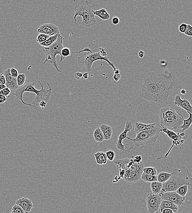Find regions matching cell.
I'll list each match as a JSON object with an SVG mask.
<instances>
[{
  "mask_svg": "<svg viewBox=\"0 0 192 213\" xmlns=\"http://www.w3.org/2000/svg\"><path fill=\"white\" fill-rule=\"evenodd\" d=\"M173 104L176 106H180L187 112L192 113V105L187 99H182L180 95L175 96L174 98Z\"/></svg>",
  "mask_w": 192,
  "mask_h": 213,
  "instance_id": "obj_14",
  "label": "cell"
},
{
  "mask_svg": "<svg viewBox=\"0 0 192 213\" xmlns=\"http://www.w3.org/2000/svg\"><path fill=\"white\" fill-rule=\"evenodd\" d=\"M186 93H187V91L185 89H183V88L181 89L180 91V93L182 95H185Z\"/></svg>",
  "mask_w": 192,
  "mask_h": 213,
  "instance_id": "obj_48",
  "label": "cell"
},
{
  "mask_svg": "<svg viewBox=\"0 0 192 213\" xmlns=\"http://www.w3.org/2000/svg\"><path fill=\"white\" fill-rule=\"evenodd\" d=\"M171 174L170 178L163 183L160 193L176 191L184 185L192 186V177L186 166H182L174 170Z\"/></svg>",
  "mask_w": 192,
  "mask_h": 213,
  "instance_id": "obj_3",
  "label": "cell"
},
{
  "mask_svg": "<svg viewBox=\"0 0 192 213\" xmlns=\"http://www.w3.org/2000/svg\"><path fill=\"white\" fill-rule=\"evenodd\" d=\"M44 82L48 85V89L44 88L40 81L38 82L41 86L40 90L35 88V82H28L15 90L14 95L24 105L37 109L40 101L44 100L48 102L52 94V88L49 84Z\"/></svg>",
  "mask_w": 192,
  "mask_h": 213,
  "instance_id": "obj_2",
  "label": "cell"
},
{
  "mask_svg": "<svg viewBox=\"0 0 192 213\" xmlns=\"http://www.w3.org/2000/svg\"><path fill=\"white\" fill-rule=\"evenodd\" d=\"M10 72L12 75L13 77L17 78L18 76L19 75V73L18 70L14 68H12L10 69Z\"/></svg>",
  "mask_w": 192,
  "mask_h": 213,
  "instance_id": "obj_37",
  "label": "cell"
},
{
  "mask_svg": "<svg viewBox=\"0 0 192 213\" xmlns=\"http://www.w3.org/2000/svg\"><path fill=\"white\" fill-rule=\"evenodd\" d=\"M141 179L144 181L147 182H152L157 181V175H151L143 172L142 173Z\"/></svg>",
  "mask_w": 192,
  "mask_h": 213,
  "instance_id": "obj_26",
  "label": "cell"
},
{
  "mask_svg": "<svg viewBox=\"0 0 192 213\" xmlns=\"http://www.w3.org/2000/svg\"><path fill=\"white\" fill-rule=\"evenodd\" d=\"M165 208H170L172 209L174 213H176L178 210V206L172 202L168 200H162L160 206L158 213H162V210Z\"/></svg>",
  "mask_w": 192,
  "mask_h": 213,
  "instance_id": "obj_17",
  "label": "cell"
},
{
  "mask_svg": "<svg viewBox=\"0 0 192 213\" xmlns=\"http://www.w3.org/2000/svg\"><path fill=\"white\" fill-rule=\"evenodd\" d=\"M157 126L155 123L151 124H144L143 123L135 122L134 124V133L136 135L141 132L148 130L151 128Z\"/></svg>",
  "mask_w": 192,
  "mask_h": 213,
  "instance_id": "obj_16",
  "label": "cell"
},
{
  "mask_svg": "<svg viewBox=\"0 0 192 213\" xmlns=\"http://www.w3.org/2000/svg\"><path fill=\"white\" fill-rule=\"evenodd\" d=\"M138 56L140 58H142L145 56V52H144V51H139V53H138Z\"/></svg>",
  "mask_w": 192,
  "mask_h": 213,
  "instance_id": "obj_46",
  "label": "cell"
},
{
  "mask_svg": "<svg viewBox=\"0 0 192 213\" xmlns=\"http://www.w3.org/2000/svg\"><path fill=\"white\" fill-rule=\"evenodd\" d=\"M100 128L103 134L104 139L106 140L110 139L113 135V128L105 124H102Z\"/></svg>",
  "mask_w": 192,
  "mask_h": 213,
  "instance_id": "obj_19",
  "label": "cell"
},
{
  "mask_svg": "<svg viewBox=\"0 0 192 213\" xmlns=\"http://www.w3.org/2000/svg\"><path fill=\"white\" fill-rule=\"evenodd\" d=\"M159 194L162 197V200L172 202L178 207L183 205L186 199L185 197H182L175 191H168L160 193Z\"/></svg>",
  "mask_w": 192,
  "mask_h": 213,
  "instance_id": "obj_11",
  "label": "cell"
},
{
  "mask_svg": "<svg viewBox=\"0 0 192 213\" xmlns=\"http://www.w3.org/2000/svg\"><path fill=\"white\" fill-rule=\"evenodd\" d=\"M50 36L47 34H43V33H39L37 37L36 41L39 44H41L44 42L46 41Z\"/></svg>",
  "mask_w": 192,
  "mask_h": 213,
  "instance_id": "obj_31",
  "label": "cell"
},
{
  "mask_svg": "<svg viewBox=\"0 0 192 213\" xmlns=\"http://www.w3.org/2000/svg\"><path fill=\"white\" fill-rule=\"evenodd\" d=\"M77 61L80 64H83L87 71L90 72L92 70V67L94 62L98 60H103L108 63V65L113 68V71L116 70L114 63L110 61L109 58L106 56H101L100 52H90L84 54L79 57L77 59Z\"/></svg>",
  "mask_w": 192,
  "mask_h": 213,
  "instance_id": "obj_8",
  "label": "cell"
},
{
  "mask_svg": "<svg viewBox=\"0 0 192 213\" xmlns=\"http://www.w3.org/2000/svg\"><path fill=\"white\" fill-rule=\"evenodd\" d=\"M175 191L182 197H185L186 194L188 192V185H183L177 189Z\"/></svg>",
  "mask_w": 192,
  "mask_h": 213,
  "instance_id": "obj_27",
  "label": "cell"
},
{
  "mask_svg": "<svg viewBox=\"0 0 192 213\" xmlns=\"http://www.w3.org/2000/svg\"><path fill=\"white\" fill-rule=\"evenodd\" d=\"M6 86L5 85L0 84V91L2 90L3 89V88H6Z\"/></svg>",
  "mask_w": 192,
  "mask_h": 213,
  "instance_id": "obj_49",
  "label": "cell"
},
{
  "mask_svg": "<svg viewBox=\"0 0 192 213\" xmlns=\"http://www.w3.org/2000/svg\"><path fill=\"white\" fill-rule=\"evenodd\" d=\"M0 84H6V79L4 75L0 74Z\"/></svg>",
  "mask_w": 192,
  "mask_h": 213,
  "instance_id": "obj_41",
  "label": "cell"
},
{
  "mask_svg": "<svg viewBox=\"0 0 192 213\" xmlns=\"http://www.w3.org/2000/svg\"><path fill=\"white\" fill-rule=\"evenodd\" d=\"M171 175V173L164 172H161L157 176V181L162 183H164L170 178Z\"/></svg>",
  "mask_w": 192,
  "mask_h": 213,
  "instance_id": "obj_25",
  "label": "cell"
},
{
  "mask_svg": "<svg viewBox=\"0 0 192 213\" xmlns=\"http://www.w3.org/2000/svg\"><path fill=\"white\" fill-rule=\"evenodd\" d=\"M182 117L173 106H165L159 111L160 124L162 128L177 131L183 124Z\"/></svg>",
  "mask_w": 192,
  "mask_h": 213,
  "instance_id": "obj_5",
  "label": "cell"
},
{
  "mask_svg": "<svg viewBox=\"0 0 192 213\" xmlns=\"http://www.w3.org/2000/svg\"><path fill=\"white\" fill-rule=\"evenodd\" d=\"M188 24L185 23H182L179 26V30L181 33H184L187 30Z\"/></svg>",
  "mask_w": 192,
  "mask_h": 213,
  "instance_id": "obj_36",
  "label": "cell"
},
{
  "mask_svg": "<svg viewBox=\"0 0 192 213\" xmlns=\"http://www.w3.org/2000/svg\"><path fill=\"white\" fill-rule=\"evenodd\" d=\"M187 112L189 114V117L188 119H185L183 116L182 117L183 124L180 128L182 129V131H184L189 129L190 125L192 124V113L188 112Z\"/></svg>",
  "mask_w": 192,
  "mask_h": 213,
  "instance_id": "obj_21",
  "label": "cell"
},
{
  "mask_svg": "<svg viewBox=\"0 0 192 213\" xmlns=\"http://www.w3.org/2000/svg\"><path fill=\"white\" fill-rule=\"evenodd\" d=\"M161 132V129L156 126L138 133L135 138L127 137L126 139L133 142L136 146L139 147L155 142Z\"/></svg>",
  "mask_w": 192,
  "mask_h": 213,
  "instance_id": "obj_7",
  "label": "cell"
},
{
  "mask_svg": "<svg viewBox=\"0 0 192 213\" xmlns=\"http://www.w3.org/2000/svg\"><path fill=\"white\" fill-rule=\"evenodd\" d=\"M151 183V188L152 193L157 194H159L160 193L163 183L158 181L152 182Z\"/></svg>",
  "mask_w": 192,
  "mask_h": 213,
  "instance_id": "obj_22",
  "label": "cell"
},
{
  "mask_svg": "<svg viewBox=\"0 0 192 213\" xmlns=\"http://www.w3.org/2000/svg\"><path fill=\"white\" fill-rule=\"evenodd\" d=\"M83 73L80 72H77L76 73L75 75V77L77 80L80 79L82 77H83Z\"/></svg>",
  "mask_w": 192,
  "mask_h": 213,
  "instance_id": "obj_42",
  "label": "cell"
},
{
  "mask_svg": "<svg viewBox=\"0 0 192 213\" xmlns=\"http://www.w3.org/2000/svg\"><path fill=\"white\" fill-rule=\"evenodd\" d=\"M131 157L133 159L134 161L136 162L140 163L141 161L142 157L141 155H138V156L135 157L132 156Z\"/></svg>",
  "mask_w": 192,
  "mask_h": 213,
  "instance_id": "obj_38",
  "label": "cell"
},
{
  "mask_svg": "<svg viewBox=\"0 0 192 213\" xmlns=\"http://www.w3.org/2000/svg\"><path fill=\"white\" fill-rule=\"evenodd\" d=\"M113 80L116 82H118L121 78V75L120 74H114L113 78Z\"/></svg>",
  "mask_w": 192,
  "mask_h": 213,
  "instance_id": "obj_40",
  "label": "cell"
},
{
  "mask_svg": "<svg viewBox=\"0 0 192 213\" xmlns=\"http://www.w3.org/2000/svg\"><path fill=\"white\" fill-rule=\"evenodd\" d=\"M64 39L63 37L59 33L57 41L48 47H44L43 48V51L46 56V59L43 64L49 63L51 64L57 71L61 73H62V71L58 68L56 56L58 55L61 57V50L64 48L63 45Z\"/></svg>",
  "mask_w": 192,
  "mask_h": 213,
  "instance_id": "obj_6",
  "label": "cell"
},
{
  "mask_svg": "<svg viewBox=\"0 0 192 213\" xmlns=\"http://www.w3.org/2000/svg\"><path fill=\"white\" fill-rule=\"evenodd\" d=\"M88 72H86L84 73L83 75V77L84 79H87L88 78Z\"/></svg>",
  "mask_w": 192,
  "mask_h": 213,
  "instance_id": "obj_47",
  "label": "cell"
},
{
  "mask_svg": "<svg viewBox=\"0 0 192 213\" xmlns=\"http://www.w3.org/2000/svg\"><path fill=\"white\" fill-rule=\"evenodd\" d=\"M95 3L93 0H80L75 6L74 19L75 23L78 25L76 18L78 16L82 17L81 24L85 27H90L96 24V21L94 14Z\"/></svg>",
  "mask_w": 192,
  "mask_h": 213,
  "instance_id": "obj_4",
  "label": "cell"
},
{
  "mask_svg": "<svg viewBox=\"0 0 192 213\" xmlns=\"http://www.w3.org/2000/svg\"><path fill=\"white\" fill-rule=\"evenodd\" d=\"M182 82L175 77L167 81L160 74L151 72L143 80L139 90L141 98L158 105L164 104L174 90L180 87Z\"/></svg>",
  "mask_w": 192,
  "mask_h": 213,
  "instance_id": "obj_1",
  "label": "cell"
},
{
  "mask_svg": "<svg viewBox=\"0 0 192 213\" xmlns=\"http://www.w3.org/2000/svg\"><path fill=\"white\" fill-rule=\"evenodd\" d=\"M4 75L6 79V86L10 90H16L19 87L17 78L13 77L10 72V69H7L4 72Z\"/></svg>",
  "mask_w": 192,
  "mask_h": 213,
  "instance_id": "obj_13",
  "label": "cell"
},
{
  "mask_svg": "<svg viewBox=\"0 0 192 213\" xmlns=\"http://www.w3.org/2000/svg\"><path fill=\"white\" fill-rule=\"evenodd\" d=\"M184 34L188 36L192 37V26L188 24L187 29Z\"/></svg>",
  "mask_w": 192,
  "mask_h": 213,
  "instance_id": "obj_35",
  "label": "cell"
},
{
  "mask_svg": "<svg viewBox=\"0 0 192 213\" xmlns=\"http://www.w3.org/2000/svg\"><path fill=\"white\" fill-rule=\"evenodd\" d=\"M94 14L95 16H98L103 21L108 20L110 17V15L105 8L94 11Z\"/></svg>",
  "mask_w": 192,
  "mask_h": 213,
  "instance_id": "obj_20",
  "label": "cell"
},
{
  "mask_svg": "<svg viewBox=\"0 0 192 213\" xmlns=\"http://www.w3.org/2000/svg\"><path fill=\"white\" fill-rule=\"evenodd\" d=\"M11 213H25V212L20 205L16 204L12 208Z\"/></svg>",
  "mask_w": 192,
  "mask_h": 213,
  "instance_id": "obj_32",
  "label": "cell"
},
{
  "mask_svg": "<svg viewBox=\"0 0 192 213\" xmlns=\"http://www.w3.org/2000/svg\"><path fill=\"white\" fill-rule=\"evenodd\" d=\"M120 19L117 16H114L112 20V23L114 25H117L120 23Z\"/></svg>",
  "mask_w": 192,
  "mask_h": 213,
  "instance_id": "obj_39",
  "label": "cell"
},
{
  "mask_svg": "<svg viewBox=\"0 0 192 213\" xmlns=\"http://www.w3.org/2000/svg\"><path fill=\"white\" fill-rule=\"evenodd\" d=\"M72 52L70 49L67 47L64 48L61 50V57H60V62H62L65 60V57H68L71 55Z\"/></svg>",
  "mask_w": 192,
  "mask_h": 213,
  "instance_id": "obj_28",
  "label": "cell"
},
{
  "mask_svg": "<svg viewBox=\"0 0 192 213\" xmlns=\"http://www.w3.org/2000/svg\"><path fill=\"white\" fill-rule=\"evenodd\" d=\"M93 137L96 142H101L104 140L103 134L100 127L96 128L93 133Z\"/></svg>",
  "mask_w": 192,
  "mask_h": 213,
  "instance_id": "obj_23",
  "label": "cell"
},
{
  "mask_svg": "<svg viewBox=\"0 0 192 213\" xmlns=\"http://www.w3.org/2000/svg\"><path fill=\"white\" fill-rule=\"evenodd\" d=\"M58 34L51 36L46 41L40 44V45L43 47H48L50 45H52L54 43L57 41V38H58Z\"/></svg>",
  "mask_w": 192,
  "mask_h": 213,
  "instance_id": "obj_24",
  "label": "cell"
},
{
  "mask_svg": "<svg viewBox=\"0 0 192 213\" xmlns=\"http://www.w3.org/2000/svg\"><path fill=\"white\" fill-rule=\"evenodd\" d=\"M132 128H133V125H132V121H127L126 123V125H125L124 130L123 132L121 133L118 136V140L116 143L117 148L122 153L123 152L128 151L133 149V148H131L129 149L126 150L125 148V147L128 146L129 145L128 144L124 145L122 143L123 140L125 139H126V137H127V133L129 132Z\"/></svg>",
  "mask_w": 192,
  "mask_h": 213,
  "instance_id": "obj_10",
  "label": "cell"
},
{
  "mask_svg": "<svg viewBox=\"0 0 192 213\" xmlns=\"http://www.w3.org/2000/svg\"><path fill=\"white\" fill-rule=\"evenodd\" d=\"M96 163L99 165L106 164L108 161L106 153L101 151H98L94 154Z\"/></svg>",
  "mask_w": 192,
  "mask_h": 213,
  "instance_id": "obj_18",
  "label": "cell"
},
{
  "mask_svg": "<svg viewBox=\"0 0 192 213\" xmlns=\"http://www.w3.org/2000/svg\"><path fill=\"white\" fill-rule=\"evenodd\" d=\"M162 213H173L172 209H170V208H165L162 210Z\"/></svg>",
  "mask_w": 192,
  "mask_h": 213,
  "instance_id": "obj_45",
  "label": "cell"
},
{
  "mask_svg": "<svg viewBox=\"0 0 192 213\" xmlns=\"http://www.w3.org/2000/svg\"><path fill=\"white\" fill-rule=\"evenodd\" d=\"M26 81V75L25 74H19L17 77V82L18 85L19 87H21L25 84Z\"/></svg>",
  "mask_w": 192,
  "mask_h": 213,
  "instance_id": "obj_30",
  "label": "cell"
},
{
  "mask_svg": "<svg viewBox=\"0 0 192 213\" xmlns=\"http://www.w3.org/2000/svg\"><path fill=\"white\" fill-rule=\"evenodd\" d=\"M114 74H120V70L119 69L117 68L116 70L115 71H114Z\"/></svg>",
  "mask_w": 192,
  "mask_h": 213,
  "instance_id": "obj_50",
  "label": "cell"
},
{
  "mask_svg": "<svg viewBox=\"0 0 192 213\" xmlns=\"http://www.w3.org/2000/svg\"><path fill=\"white\" fill-rule=\"evenodd\" d=\"M7 99L6 96L0 94V103H3L7 101Z\"/></svg>",
  "mask_w": 192,
  "mask_h": 213,
  "instance_id": "obj_43",
  "label": "cell"
},
{
  "mask_svg": "<svg viewBox=\"0 0 192 213\" xmlns=\"http://www.w3.org/2000/svg\"><path fill=\"white\" fill-rule=\"evenodd\" d=\"M106 155L108 160L110 161H113L115 157V153L113 150H109L106 152Z\"/></svg>",
  "mask_w": 192,
  "mask_h": 213,
  "instance_id": "obj_33",
  "label": "cell"
},
{
  "mask_svg": "<svg viewBox=\"0 0 192 213\" xmlns=\"http://www.w3.org/2000/svg\"><path fill=\"white\" fill-rule=\"evenodd\" d=\"M11 91L10 88L8 87L3 88L2 90L0 91V94L5 96H8L10 94Z\"/></svg>",
  "mask_w": 192,
  "mask_h": 213,
  "instance_id": "obj_34",
  "label": "cell"
},
{
  "mask_svg": "<svg viewBox=\"0 0 192 213\" xmlns=\"http://www.w3.org/2000/svg\"><path fill=\"white\" fill-rule=\"evenodd\" d=\"M47 103H46V101H44V100H42V101H40V103H39V105L41 107L42 109L44 110V108L46 107Z\"/></svg>",
  "mask_w": 192,
  "mask_h": 213,
  "instance_id": "obj_44",
  "label": "cell"
},
{
  "mask_svg": "<svg viewBox=\"0 0 192 213\" xmlns=\"http://www.w3.org/2000/svg\"><path fill=\"white\" fill-rule=\"evenodd\" d=\"M143 172L151 175H157V170L155 167H146V168H144Z\"/></svg>",
  "mask_w": 192,
  "mask_h": 213,
  "instance_id": "obj_29",
  "label": "cell"
},
{
  "mask_svg": "<svg viewBox=\"0 0 192 213\" xmlns=\"http://www.w3.org/2000/svg\"><path fill=\"white\" fill-rule=\"evenodd\" d=\"M39 33H43L50 36L60 33L59 28L52 23H44L39 26L37 29Z\"/></svg>",
  "mask_w": 192,
  "mask_h": 213,
  "instance_id": "obj_12",
  "label": "cell"
},
{
  "mask_svg": "<svg viewBox=\"0 0 192 213\" xmlns=\"http://www.w3.org/2000/svg\"><path fill=\"white\" fill-rule=\"evenodd\" d=\"M162 199L160 195L150 193L147 195L146 201L147 212L149 213H158Z\"/></svg>",
  "mask_w": 192,
  "mask_h": 213,
  "instance_id": "obj_9",
  "label": "cell"
},
{
  "mask_svg": "<svg viewBox=\"0 0 192 213\" xmlns=\"http://www.w3.org/2000/svg\"><path fill=\"white\" fill-rule=\"evenodd\" d=\"M0 60H1V57H0Z\"/></svg>",
  "mask_w": 192,
  "mask_h": 213,
  "instance_id": "obj_51",
  "label": "cell"
},
{
  "mask_svg": "<svg viewBox=\"0 0 192 213\" xmlns=\"http://www.w3.org/2000/svg\"><path fill=\"white\" fill-rule=\"evenodd\" d=\"M16 204H18L23 209L25 213L30 212L33 208V202L27 197H23L16 201Z\"/></svg>",
  "mask_w": 192,
  "mask_h": 213,
  "instance_id": "obj_15",
  "label": "cell"
}]
</instances>
